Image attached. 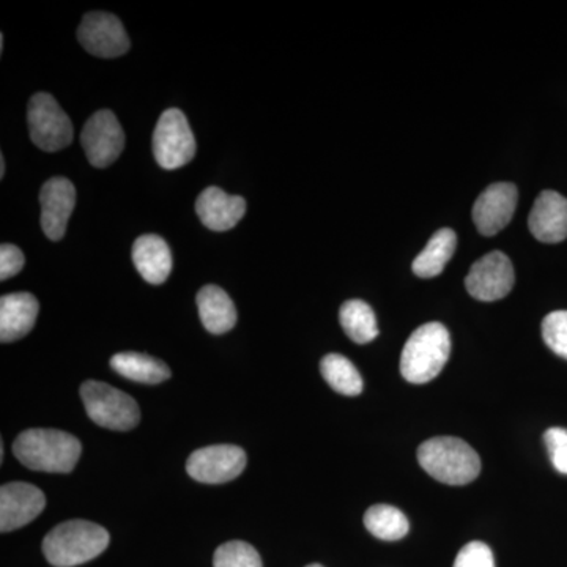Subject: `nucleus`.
<instances>
[{"label": "nucleus", "mask_w": 567, "mask_h": 567, "mask_svg": "<svg viewBox=\"0 0 567 567\" xmlns=\"http://www.w3.org/2000/svg\"><path fill=\"white\" fill-rule=\"evenodd\" d=\"M13 453L35 472L70 473L80 461L82 446L76 436L58 429H31L14 440Z\"/></svg>", "instance_id": "1"}, {"label": "nucleus", "mask_w": 567, "mask_h": 567, "mask_svg": "<svg viewBox=\"0 0 567 567\" xmlns=\"http://www.w3.org/2000/svg\"><path fill=\"white\" fill-rule=\"evenodd\" d=\"M110 533L87 520L63 522L43 539V554L55 567L84 565L110 546Z\"/></svg>", "instance_id": "2"}, {"label": "nucleus", "mask_w": 567, "mask_h": 567, "mask_svg": "<svg viewBox=\"0 0 567 567\" xmlns=\"http://www.w3.org/2000/svg\"><path fill=\"white\" fill-rule=\"evenodd\" d=\"M417 462L434 480L450 486L473 483L481 472L475 450L456 436H435L417 450Z\"/></svg>", "instance_id": "3"}, {"label": "nucleus", "mask_w": 567, "mask_h": 567, "mask_svg": "<svg viewBox=\"0 0 567 567\" xmlns=\"http://www.w3.org/2000/svg\"><path fill=\"white\" fill-rule=\"evenodd\" d=\"M450 354L451 336L445 324L425 323L413 331L402 350L401 374L413 385H424L439 377Z\"/></svg>", "instance_id": "4"}, {"label": "nucleus", "mask_w": 567, "mask_h": 567, "mask_svg": "<svg viewBox=\"0 0 567 567\" xmlns=\"http://www.w3.org/2000/svg\"><path fill=\"white\" fill-rule=\"evenodd\" d=\"M81 398L93 423L111 431H132L140 424L141 410L132 395L107 383H82Z\"/></svg>", "instance_id": "5"}, {"label": "nucleus", "mask_w": 567, "mask_h": 567, "mask_svg": "<svg viewBox=\"0 0 567 567\" xmlns=\"http://www.w3.org/2000/svg\"><path fill=\"white\" fill-rule=\"evenodd\" d=\"M196 148V140L186 115L174 107L164 111L153 134L156 163L166 171L178 169L192 162Z\"/></svg>", "instance_id": "6"}, {"label": "nucleus", "mask_w": 567, "mask_h": 567, "mask_svg": "<svg viewBox=\"0 0 567 567\" xmlns=\"http://www.w3.org/2000/svg\"><path fill=\"white\" fill-rule=\"evenodd\" d=\"M31 140L44 152H59L73 142V125L50 93H35L28 111Z\"/></svg>", "instance_id": "7"}, {"label": "nucleus", "mask_w": 567, "mask_h": 567, "mask_svg": "<svg viewBox=\"0 0 567 567\" xmlns=\"http://www.w3.org/2000/svg\"><path fill=\"white\" fill-rule=\"evenodd\" d=\"M81 144L93 167L104 169L117 162L125 147V134L114 112H95L82 130Z\"/></svg>", "instance_id": "8"}, {"label": "nucleus", "mask_w": 567, "mask_h": 567, "mask_svg": "<svg viewBox=\"0 0 567 567\" xmlns=\"http://www.w3.org/2000/svg\"><path fill=\"white\" fill-rule=\"evenodd\" d=\"M246 462L248 457L240 446H207L194 451L186 462V472L199 483L224 484L240 476Z\"/></svg>", "instance_id": "9"}, {"label": "nucleus", "mask_w": 567, "mask_h": 567, "mask_svg": "<svg viewBox=\"0 0 567 567\" xmlns=\"http://www.w3.org/2000/svg\"><path fill=\"white\" fill-rule=\"evenodd\" d=\"M514 267L505 252L494 251L472 265L465 278L468 293L480 301H496L514 287Z\"/></svg>", "instance_id": "10"}, {"label": "nucleus", "mask_w": 567, "mask_h": 567, "mask_svg": "<svg viewBox=\"0 0 567 567\" xmlns=\"http://www.w3.org/2000/svg\"><path fill=\"white\" fill-rule=\"evenodd\" d=\"M78 39L92 55L103 59L121 58L130 50V39L121 20L104 11L85 14Z\"/></svg>", "instance_id": "11"}, {"label": "nucleus", "mask_w": 567, "mask_h": 567, "mask_svg": "<svg viewBox=\"0 0 567 567\" xmlns=\"http://www.w3.org/2000/svg\"><path fill=\"white\" fill-rule=\"evenodd\" d=\"M518 193L516 185L507 182L494 183L477 197L473 205V221L484 237H494L513 219Z\"/></svg>", "instance_id": "12"}, {"label": "nucleus", "mask_w": 567, "mask_h": 567, "mask_svg": "<svg viewBox=\"0 0 567 567\" xmlns=\"http://www.w3.org/2000/svg\"><path fill=\"white\" fill-rule=\"evenodd\" d=\"M47 498L39 487L10 483L0 488V529L2 533L25 527L43 513Z\"/></svg>", "instance_id": "13"}, {"label": "nucleus", "mask_w": 567, "mask_h": 567, "mask_svg": "<svg viewBox=\"0 0 567 567\" xmlns=\"http://www.w3.org/2000/svg\"><path fill=\"white\" fill-rule=\"evenodd\" d=\"M41 229L52 241L62 240L66 224L76 205V189L69 178L54 177L40 193Z\"/></svg>", "instance_id": "14"}, {"label": "nucleus", "mask_w": 567, "mask_h": 567, "mask_svg": "<svg viewBox=\"0 0 567 567\" xmlns=\"http://www.w3.org/2000/svg\"><path fill=\"white\" fill-rule=\"evenodd\" d=\"M528 227L533 237L543 244H559L567 238V199L557 192H544L537 196Z\"/></svg>", "instance_id": "15"}, {"label": "nucleus", "mask_w": 567, "mask_h": 567, "mask_svg": "<svg viewBox=\"0 0 567 567\" xmlns=\"http://www.w3.org/2000/svg\"><path fill=\"white\" fill-rule=\"evenodd\" d=\"M196 213L204 226L213 233H226L244 218L246 200L241 196H230L221 188L210 186L197 197Z\"/></svg>", "instance_id": "16"}, {"label": "nucleus", "mask_w": 567, "mask_h": 567, "mask_svg": "<svg viewBox=\"0 0 567 567\" xmlns=\"http://www.w3.org/2000/svg\"><path fill=\"white\" fill-rule=\"evenodd\" d=\"M40 305L32 293H10L0 298V341L14 342L31 333Z\"/></svg>", "instance_id": "17"}, {"label": "nucleus", "mask_w": 567, "mask_h": 567, "mask_svg": "<svg viewBox=\"0 0 567 567\" xmlns=\"http://www.w3.org/2000/svg\"><path fill=\"white\" fill-rule=\"evenodd\" d=\"M133 262L142 278L152 286H159L173 271L169 245L158 235H142L133 245Z\"/></svg>", "instance_id": "18"}, {"label": "nucleus", "mask_w": 567, "mask_h": 567, "mask_svg": "<svg viewBox=\"0 0 567 567\" xmlns=\"http://www.w3.org/2000/svg\"><path fill=\"white\" fill-rule=\"evenodd\" d=\"M197 308L205 330L212 334H224L237 323V309L226 290L218 286H205L197 293Z\"/></svg>", "instance_id": "19"}, {"label": "nucleus", "mask_w": 567, "mask_h": 567, "mask_svg": "<svg viewBox=\"0 0 567 567\" xmlns=\"http://www.w3.org/2000/svg\"><path fill=\"white\" fill-rule=\"evenodd\" d=\"M111 368L118 375L133 380V382L145 383V385H156L173 375L171 369L162 360L136 352L114 354L111 358Z\"/></svg>", "instance_id": "20"}, {"label": "nucleus", "mask_w": 567, "mask_h": 567, "mask_svg": "<svg viewBox=\"0 0 567 567\" xmlns=\"http://www.w3.org/2000/svg\"><path fill=\"white\" fill-rule=\"evenodd\" d=\"M457 237L456 233L451 229H440L432 235L429 244L425 245L423 251L413 262V274L420 278L429 279L442 275L446 264L456 251Z\"/></svg>", "instance_id": "21"}, {"label": "nucleus", "mask_w": 567, "mask_h": 567, "mask_svg": "<svg viewBox=\"0 0 567 567\" xmlns=\"http://www.w3.org/2000/svg\"><path fill=\"white\" fill-rule=\"evenodd\" d=\"M320 372H322L324 382L333 388L336 393L350 395V398L363 393V379H361L360 371L354 368L349 358L342 357V354H327L320 363Z\"/></svg>", "instance_id": "22"}, {"label": "nucleus", "mask_w": 567, "mask_h": 567, "mask_svg": "<svg viewBox=\"0 0 567 567\" xmlns=\"http://www.w3.org/2000/svg\"><path fill=\"white\" fill-rule=\"evenodd\" d=\"M346 334L357 344H369L379 336V327L371 306L361 300H349L339 311Z\"/></svg>", "instance_id": "23"}, {"label": "nucleus", "mask_w": 567, "mask_h": 567, "mask_svg": "<svg viewBox=\"0 0 567 567\" xmlns=\"http://www.w3.org/2000/svg\"><path fill=\"white\" fill-rule=\"evenodd\" d=\"M364 525L372 536L382 540H399L410 532L409 518L398 507L390 505L369 507L364 514Z\"/></svg>", "instance_id": "24"}, {"label": "nucleus", "mask_w": 567, "mask_h": 567, "mask_svg": "<svg viewBox=\"0 0 567 567\" xmlns=\"http://www.w3.org/2000/svg\"><path fill=\"white\" fill-rule=\"evenodd\" d=\"M215 567H262L259 551L244 540H230L216 548Z\"/></svg>", "instance_id": "25"}, {"label": "nucleus", "mask_w": 567, "mask_h": 567, "mask_svg": "<svg viewBox=\"0 0 567 567\" xmlns=\"http://www.w3.org/2000/svg\"><path fill=\"white\" fill-rule=\"evenodd\" d=\"M543 338L551 352L567 360V311L550 312L544 319Z\"/></svg>", "instance_id": "26"}, {"label": "nucleus", "mask_w": 567, "mask_h": 567, "mask_svg": "<svg viewBox=\"0 0 567 567\" xmlns=\"http://www.w3.org/2000/svg\"><path fill=\"white\" fill-rule=\"evenodd\" d=\"M548 456L558 473L567 475V429L551 427L544 434Z\"/></svg>", "instance_id": "27"}, {"label": "nucleus", "mask_w": 567, "mask_h": 567, "mask_svg": "<svg viewBox=\"0 0 567 567\" xmlns=\"http://www.w3.org/2000/svg\"><path fill=\"white\" fill-rule=\"evenodd\" d=\"M454 567H495L494 554L487 544L475 540L458 551Z\"/></svg>", "instance_id": "28"}, {"label": "nucleus", "mask_w": 567, "mask_h": 567, "mask_svg": "<svg viewBox=\"0 0 567 567\" xmlns=\"http://www.w3.org/2000/svg\"><path fill=\"white\" fill-rule=\"evenodd\" d=\"M24 262V254L18 246L2 245V248H0V279L7 281V279L20 274Z\"/></svg>", "instance_id": "29"}, {"label": "nucleus", "mask_w": 567, "mask_h": 567, "mask_svg": "<svg viewBox=\"0 0 567 567\" xmlns=\"http://www.w3.org/2000/svg\"><path fill=\"white\" fill-rule=\"evenodd\" d=\"M3 175H6V158H3V155H0V177L3 178Z\"/></svg>", "instance_id": "30"}, {"label": "nucleus", "mask_w": 567, "mask_h": 567, "mask_svg": "<svg viewBox=\"0 0 567 567\" xmlns=\"http://www.w3.org/2000/svg\"><path fill=\"white\" fill-rule=\"evenodd\" d=\"M306 567H323L322 565H309V566H306Z\"/></svg>", "instance_id": "31"}]
</instances>
